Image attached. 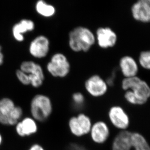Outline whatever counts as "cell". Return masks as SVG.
I'll list each match as a JSON object with an SVG mask.
<instances>
[{"mask_svg": "<svg viewBox=\"0 0 150 150\" xmlns=\"http://www.w3.org/2000/svg\"><path fill=\"white\" fill-rule=\"evenodd\" d=\"M124 98L130 104L142 105L150 98V86L146 81L137 76L124 78L121 82Z\"/></svg>", "mask_w": 150, "mask_h": 150, "instance_id": "obj_1", "label": "cell"}, {"mask_svg": "<svg viewBox=\"0 0 150 150\" xmlns=\"http://www.w3.org/2000/svg\"><path fill=\"white\" fill-rule=\"evenodd\" d=\"M95 42L93 33L85 27L78 26L69 33V46L74 52H87Z\"/></svg>", "mask_w": 150, "mask_h": 150, "instance_id": "obj_2", "label": "cell"}, {"mask_svg": "<svg viewBox=\"0 0 150 150\" xmlns=\"http://www.w3.org/2000/svg\"><path fill=\"white\" fill-rule=\"evenodd\" d=\"M30 111L32 118L36 121L40 122L46 121L53 111L51 100L43 94L36 95L31 100Z\"/></svg>", "mask_w": 150, "mask_h": 150, "instance_id": "obj_3", "label": "cell"}, {"mask_svg": "<svg viewBox=\"0 0 150 150\" xmlns=\"http://www.w3.org/2000/svg\"><path fill=\"white\" fill-rule=\"evenodd\" d=\"M49 74L55 78H64L70 72L71 65L67 56L62 53L54 54L46 65Z\"/></svg>", "mask_w": 150, "mask_h": 150, "instance_id": "obj_4", "label": "cell"}, {"mask_svg": "<svg viewBox=\"0 0 150 150\" xmlns=\"http://www.w3.org/2000/svg\"><path fill=\"white\" fill-rule=\"evenodd\" d=\"M20 69L28 75L32 87L39 88L43 84L45 73L40 64L32 61H23L21 64Z\"/></svg>", "mask_w": 150, "mask_h": 150, "instance_id": "obj_5", "label": "cell"}, {"mask_svg": "<svg viewBox=\"0 0 150 150\" xmlns=\"http://www.w3.org/2000/svg\"><path fill=\"white\" fill-rule=\"evenodd\" d=\"M92 124L91 118L82 112L71 117L68 121V127L71 133L78 137L89 133Z\"/></svg>", "mask_w": 150, "mask_h": 150, "instance_id": "obj_6", "label": "cell"}, {"mask_svg": "<svg viewBox=\"0 0 150 150\" xmlns=\"http://www.w3.org/2000/svg\"><path fill=\"white\" fill-rule=\"evenodd\" d=\"M84 87L90 95L95 98L104 96L107 93L108 85L107 82L98 75L90 76L85 81Z\"/></svg>", "mask_w": 150, "mask_h": 150, "instance_id": "obj_7", "label": "cell"}, {"mask_svg": "<svg viewBox=\"0 0 150 150\" xmlns=\"http://www.w3.org/2000/svg\"><path fill=\"white\" fill-rule=\"evenodd\" d=\"M108 115L110 122L116 128L124 131L130 126L129 116L121 106L115 105L111 107Z\"/></svg>", "mask_w": 150, "mask_h": 150, "instance_id": "obj_8", "label": "cell"}, {"mask_svg": "<svg viewBox=\"0 0 150 150\" xmlns=\"http://www.w3.org/2000/svg\"><path fill=\"white\" fill-rule=\"evenodd\" d=\"M49 39L43 35H40L35 38L29 45V53L36 59L45 58L49 53Z\"/></svg>", "mask_w": 150, "mask_h": 150, "instance_id": "obj_9", "label": "cell"}, {"mask_svg": "<svg viewBox=\"0 0 150 150\" xmlns=\"http://www.w3.org/2000/svg\"><path fill=\"white\" fill-rule=\"evenodd\" d=\"M96 37L98 46L104 49L114 47L117 39L115 32L109 28H98L96 32Z\"/></svg>", "mask_w": 150, "mask_h": 150, "instance_id": "obj_10", "label": "cell"}, {"mask_svg": "<svg viewBox=\"0 0 150 150\" xmlns=\"http://www.w3.org/2000/svg\"><path fill=\"white\" fill-rule=\"evenodd\" d=\"M132 13L136 20L150 22V0H138L132 7Z\"/></svg>", "mask_w": 150, "mask_h": 150, "instance_id": "obj_11", "label": "cell"}, {"mask_svg": "<svg viewBox=\"0 0 150 150\" xmlns=\"http://www.w3.org/2000/svg\"><path fill=\"white\" fill-rule=\"evenodd\" d=\"M93 142L98 144L104 143L110 136V129L107 123L100 120L92 124L90 132Z\"/></svg>", "mask_w": 150, "mask_h": 150, "instance_id": "obj_12", "label": "cell"}, {"mask_svg": "<svg viewBox=\"0 0 150 150\" xmlns=\"http://www.w3.org/2000/svg\"><path fill=\"white\" fill-rule=\"evenodd\" d=\"M35 28L33 21L29 19H22L15 23L11 28V33L13 38L17 42H23L25 40L23 34L32 31Z\"/></svg>", "mask_w": 150, "mask_h": 150, "instance_id": "obj_13", "label": "cell"}, {"mask_svg": "<svg viewBox=\"0 0 150 150\" xmlns=\"http://www.w3.org/2000/svg\"><path fill=\"white\" fill-rule=\"evenodd\" d=\"M119 67L124 78L137 76L139 73V64L134 58L130 56H125L120 59Z\"/></svg>", "mask_w": 150, "mask_h": 150, "instance_id": "obj_14", "label": "cell"}, {"mask_svg": "<svg viewBox=\"0 0 150 150\" xmlns=\"http://www.w3.org/2000/svg\"><path fill=\"white\" fill-rule=\"evenodd\" d=\"M38 129L37 121L32 117H25L21 120L15 125L16 133L22 137L34 134Z\"/></svg>", "mask_w": 150, "mask_h": 150, "instance_id": "obj_15", "label": "cell"}, {"mask_svg": "<svg viewBox=\"0 0 150 150\" xmlns=\"http://www.w3.org/2000/svg\"><path fill=\"white\" fill-rule=\"evenodd\" d=\"M131 132L121 131L114 139L112 150H130L132 148Z\"/></svg>", "mask_w": 150, "mask_h": 150, "instance_id": "obj_16", "label": "cell"}, {"mask_svg": "<svg viewBox=\"0 0 150 150\" xmlns=\"http://www.w3.org/2000/svg\"><path fill=\"white\" fill-rule=\"evenodd\" d=\"M132 148L134 150H150L149 143L144 137L140 133L132 132Z\"/></svg>", "mask_w": 150, "mask_h": 150, "instance_id": "obj_17", "label": "cell"}, {"mask_svg": "<svg viewBox=\"0 0 150 150\" xmlns=\"http://www.w3.org/2000/svg\"><path fill=\"white\" fill-rule=\"evenodd\" d=\"M36 10L38 13L45 17H50L56 13L54 6L48 4L44 0H39L36 4Z\"/></svg>", "mask_w": 150, "mask_h": 150, "instance_id": "obj_18", "label": "cell"}, {"mask_svg": "<svg viewBox=\"0 0 150 150\" xmlns=\"http://www.w3.org/2000/svg\"><path fill=\"white\" fill-rule=\"evenodd\" d=\"M23 115V110L21 107L16 106L13 110L7 115L8 117L9 126H15Z\"/></svg>", "mask_w": 150, "mask_h": 150, "instance_id": "obj_19", "label": "cell"}, {"mask_svg": "<svg viewBox=\"0 0 150 150\" xmlns=\"http://www.w3.org/2000/svg\"><path fill=\"white\" fill-rule=\"evenodd\" d=\"M16 105L13 100L8 98H4L0 100V112L7 115L14 108Z\"/></svg>", "mask_w": 150, "mask_h": 150, "instance_id": "obj_20", "label": "cell"}, {"mask_svg": "<svg viewBox=\"0 0 150 150\" xmlns=\"http://www.w3.org/2000/svg\"><path fill=\"white\" fill-rule=\"evenodd\" d=\"M139 63L143 69L150 70V50L144 51L140 53Z\"/></svg>", "mask_w": 150, "mask_h": 150, "instance_id": "obj_21", "label": "cell"}, {"mask_svg": "<svg viewBox=\"0 0 150 150\" xmlns=\"http://www.w3.org/2000/svg\"><path fill=\"white\" fill-rule=\"evenodd\" d=\"M72 99L73 104L75 108L79 109L83 106L85 103V98L82 93L80 92L75 93L73 94Z\"/></svg>", "mask_w": 150, "mask_h": 150, "instance_id": "obj_22", "label": "cell"}, {"mask_svg": "<svg viewBox=\"0 0 150 150\" xmlns=\"http://www.w3.org/2000/svg\"><path fill=\"white\" fill-rule=\"evenodd\" d=\"M16 76L18 81L22 84L26 86L30 85V81L28 75L21 70L19 69L16 71Z\"/></svg>", "mask_w": 150, "mask_h": 150, "instance_id": "obj_23", "label": "cell"}, {"mask_svg": "<svg viewBox=\"0 0 150 150\" xmlns=\"http://www.w3.org/2000/svg\"><path fill=\"white\" fill-rule=\"evenodd\" d=\"M4 55L3 52V47L0 45V66L4 64Z\"/></svg>", "mask_w": 150, "mask_h": 150, "instance_id": "obj_24", "label": "cell"}, {"mask_svg": "<svg viewBox=\"0 0 150 150\" xmlns=\"http://www.w3.org/2000/svg\"><path fill=\"white\" fill-rule=\"evenodd\" d=\"M68 150H85L81 146L76 144H72L69 146Z\"/></svg>", "mask_w": 150, "mask_h": 150, "instance_id": "obj_25", "label": "cell"}, {"mask_svg": "<svg viewBox=\"0 0 150 150\" xmlns=\"http://www.w3.org/2000/svg\"><path fill=\"white\" fill-rule=\"evenodd\" d=\"M28 150H45L42 146L39 144H34Z\"/></svg>", "mask_w": 150, "mask_h": 150, "instance_id": "obj_26", "label": "cell"}, {"mask_svg": "<svg viewBox=\"0 0 150 150\" xmlns=\"http://www.w3.org/2000/svg\"><path fill=\"white\" fill-rule=\"evenodd\" d=\"M3 136L1 135V133H0V146L1 145L3 142Z\"/></svg>", "mask_w": 150, "mask_h": 150, "instance_id": "obj_27", "label": "cell"}]
</instances>
